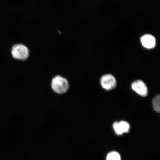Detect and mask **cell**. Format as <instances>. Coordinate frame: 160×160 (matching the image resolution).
<instances>
[{"label": "cell", "instance_id": "ba28073f", "mask_svg": "<svg viewBox=\"0 0 160 160\" xmlns=\"http://www.w3.org/2000/svg\"><path fill=\"white\" fill-rule=\"evenodd\" d=\"M153 107L154 110L156 112H159L160 111V95H158L154 98L152 100Z\"/></svg>", "mask_w": 160, "mask_h": 160}, {"label": "cell", "instance_id": "9c48e42d", "mask_svg": "<svg viewBox=\"0 0 160 160\" xmlns=\"http://www.w3.org/2000/svg\"><path fill=\"white\" fill-rule=\"evenodd\" d=\"M113 128L115 132L118 135H121L123 134L121 130H120L118 124V122H115L113 124Z\"/></svg>", "mask_w": 160, "mask_h": 160}, {"label": "cell", "instance_id": "52a82bcc", "mask_svg": "<svg viewBox=\"0 0 160 160\" xmlns=\"http://www.w3.org/2000/svg\"><path fill=\"white\" fill-rule=\"evenodd\" d=\"M106 160H121V156L117 151H111L108 154Z\"/></svg>", "mask_w": 160, "mask_h": 160}, {"label": "cell", "instance_id": "5b68a950", "mask_svg": "<svg viewBox=\"0 0 160 160\" xmlns=\"http://www.w3.org/2000/svg\"><path fill=\"white\" fill-rule=\"evenodd\" d=\"M142 45L146 48L152 49L155 47L156 39L153 36L147 34L142 36L141 38Z\"/></svg>", "mask_w": 160, "mask_h": 160}, {"label": "cell", "instance_id": "3957f363", "mask_svg": "<svg viewBox=\"0 0 160 160\" xmlns=\"http://www.w3.org/2000/svg\"><path fill=\"white\" fill-rule=\"evenodd\" d=\"M101 83L104 89L110 90L115 88L117 85V81L112 75L106 74L101 77Z\"/></svg>", "mask_w": 160, "mask_h": 160}, {"label": "cell", "instance_id": "6da1fadb", "mask_svg": "<svg viewBox=\"0 0 160 160\" xmlns=\"http://www.w3.org/2000/svg\"><path fill=\"white\" fill-rule=\"evenodd\" d=\"M51 86L52 89L56 93L62 94L67 92L69 88V84L65 78L57 76L52 79Z\"/></svg>", "mask_w": 160, "mask_h": 160}, {"label": "cell", "instance_id": "8992f818", "mask_svg": "<svg viewBox=\"0 0 160 160\" xmlns=\"http://www.w3.org/2000/svg\"><path fill=\"white\" fill-rule=\"evenodd\" d=\"M119 127L121 131L123 134L128 133L129 131L130 126L129 123L125 121L118 122Z\"/></svg>", "mask_w": 160, "mask_h": 160}, {"label": "cell", "instance_id": "7a4b0ae2", "mask_svg": "<svg viewBox=\"0 0 160 160\" xmlns=\"http://www.w3.org/2000/svg\"><path fill=\"white\" fill-rule=\"evenodd\" d=\"M12 56L16 59L25 60L29 57V51L26 46L18 44L13 45L11 50Z\"/></svg>", "mask_w": 160, "mask_h": 160}, {"label": "cell", "instance_id": "277c9868", "mask_svg": "<svg viewBox=\"0 0 160 160\" xmlns=\"http://www.w3.org/2000/svg\"><path fill=\"white\" fill-rule=\"evenodd\" d=\"M131 88L138 94L146 97L148 94V89L147 85L141 80H137L132 83Z\"/></svg>", "mask_w": 160, "mask_h": 160}]
</instances>
